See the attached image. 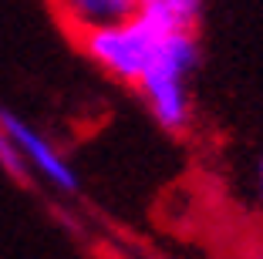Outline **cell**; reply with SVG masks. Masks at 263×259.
Returning a JSON list of instances; mask_svg holds the SVG:
<instances>
[{
    "label": "cell",
    "mask_w": 263,
    "mask_h": 259,
    "mask_svg": "<svg viewBox=\"0 0 263 259\" xmlns=\"http://www.w3.org/2000/svg\"><path fill=\"white\" fill-rule=\"evenodd\" d=\"M0 128L17 142V148L24 152V158H31L34 168H41V175H44V178H51V182H54L58 189H64V192L78 189V175L71 172V165L51 145H47V142L27 122H21V118L10 114V111H0Z\"/></svg>",
    "instance_id": "cell-3"
},
{
    "label": "cell",
    "mask_w": 263,
    "mask_h": 259,
    "mask_svg": "<svg viewBox=\"0 0 263 259\" xmlns=\"http://www.w3.org/2000/svg\"><path fill=\"white\" fill-rule=\"evenodd\" d=\"M51 4L71 34L108 27L142 10V0H51Z\"/></svg>",
    "instance_id": "cell-4"
},
{
    "label": "cell",
    "mask_w": 263,
    "mask_h": 259,
    "mask_svg": "<svg viewBox=\"0 0 263 259\" xmlns=\"http://www.w3.org/2000/svg\"><path fill=\"white\" fill-rule=\"evenodd\" d=\"M202 0H142V10L162 17L172 27H193L199 17Z\"/></svg>",
    "instance_id": "cell-5"
},
{
    "label": "cell",
    "mask_w": 263,
    "mask_h": 259,
    "mask_svg": "<svg viewBox=\"0 0 263 259\" xmlns=\"http://www.w3.org/2000/svg\"><path fill=\"white\" fill-rule=\"evenodd\" d=\"M196 61H199V47H196L193 27H172L162 37L159 51L152 54L148 68L142 71V77L135 81L162 128L176 131L189 122L186 77L193 74Z\"/></svg>",
    "instance_id": "cell-1"
},
{
    "label": "cell",
    "mask_w": 263,
    "mask_h": 259,
    "mask_svg": "<svg viewBox=\"0 0 263 259\" xmlns=\"http://www.w3.org/2000/svg\"><path fill=\"white\" fill-rule=\"evenodd\" d=\"M0 162H4V168H7L10 175L27 178V172H24V152L17 148V142L4 128H0Z\"/></svg>",
    "instance_id": "cell-6"
},
{
    "label": "cell",
    "mask_w": 263,
    "mask_h": 259,
    "mask_svg": "<svg viewBox=\"0 0 263 259\" xmlns=\"http://www.w3.org/2000/svg\"><path fill=\"white\" fill-rule=\"evenodd\" d=\"M260 202H263V162H260Z\"/></svg>",
    "instance_id": "cell-7"
},
{
    "label": "cell",
    "mask_w": 263,
    "mask_h": 259,
    "mask_svg": "<svg viewBox=\"0 0 263 259\" xmlns=\"http://www.w3.org/2000/svg\"><path fill=\"white\" fill-rule=\"evenodd\" d=\"M169 31H172V24H165L162 17L148 14V10H139V14L125 17L118 24L78 34V41H81V51L101 71H108L118 81L135 84Z\"/></svg>",
    "instance_id": "cell-2"
}]
</instances>
